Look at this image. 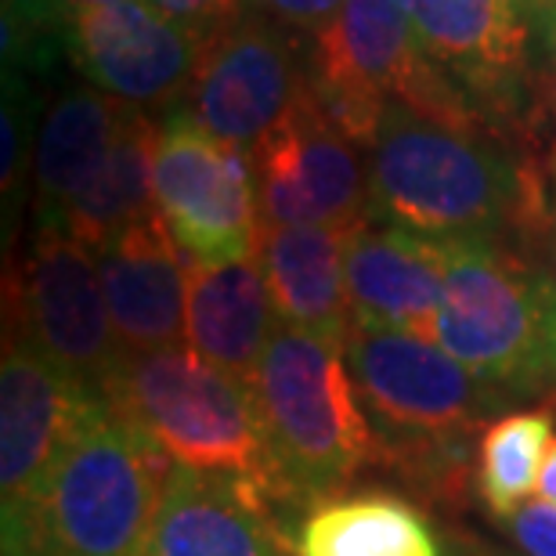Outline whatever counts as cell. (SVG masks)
I'll use <instances>...</instances> for the list:
<instances>
[{"label":"cell","mask_w":556,"mask_h":556,"mask_svg":"<svg viewBox=\"0 0 556 556\" xmlns=\"http://www.w3.org/2000/svg\"><path fill=\"white\" fill-rule=\"evenodd\" d=\"M455 239H430L365 220L348 239V293L354 329L427 337L448 282Z\"/></svg>","instance_id":"obj_15"},{"label":"cell","mask_w":556,"mask_h":556,"mask_svg":"<svg viewBox=\"0 0 556 556\" xmlns=\"http://www.w3.org/2000/svg\"><path fill=\"white\" fill-rule=\"evenodd\" d=\"M520 15H546V11L553 8V0H514Z\"/></svg>","instance_id":"obj_29"},{"label":"cell","mask_w":556,"mask_h":556,"mask_svg":"<svg viewBox=\"0 0 556 556\" xmlns=\"http://www.w3.org/2000/svg\"><path fill=\"white\" fill-rule=\"evenodd\" d=\"M98 271L119 351L141 354L181 343L188 268L160 214L105 242L98 250Z\"/></svg>","instance_id":"obj_17"},{"label":"cell","mask_w":556,"mask_h":556,"mask_svg":"<svg viewBox=\"0 0 556 556\" xmlns=\"http://www.w3.org/2000/svg\"><path fill=\"white\" fill-rule=\"evenodd\" d=\"M348 239L343 228H264L261 268L282 326L348 348L354 329L348 293Z\"/></svg>","instance_id":"obj_19"},{"label":"cell","mask_w":556,"mask_h":556,"mask_svg":"<svg viewBox=\"0 0 556 556\" xmlns=\"http://www.w3.org/2000/svg\"><path fill=\"white\" fill-rule=\"evenodd\" d=\"M430 340L514 402L556 405V278L498 242H455Z\"/></svg>","instance_id":"obj_5"},{"label":"cell","mask_w":556,"mask_h":556,"mask_svg":"<svg viewBox=\"0 0 556 556\" xmlns=\"http://www.w3.org/2000/svg\"><path fill=\"white\" fill-rule=\"evenodd\" d=\"M293 556H441L438 531L402 495L358 492L304 509L289 528Z\"/></svg>","instance_id":"obj_21"},{"label":"cell","mask_w":556,"mask_h":556,"mask_svg":"<svg viewBox=\"0 0 556 556\" xmlns=\"http://www.w3.org/2000/svg\"><path fill=\"white\" fill-rule=\"evenodd\" d=\"M102 397L166 459L236 477L268 506L271 463L253 391L188 343L124 354L102 383Z\"/></svg>","instance_id":"obj_4"},{"label":"cell","mask_w":556,"mask_h":556,"mask_svg":"<svg viewBox=\"0 0 556 556\" xmlns=\"http://www.w3.org/2000/svg\"><path fill=\"white\" fill-rule=\"evenodd\" d=\"M160 144V124L144 109L127 105L119 119L116 141L109 149L98 174L80 188V195L65 206L59 225L80 239L94 253L113 242L119 231H127L138 220L155 214L152 195V163Z\"/></svg>","instance_id":"obj_22"},{"label":"cell","mask_w":556,"mask_h":556,"mask_svg":"<svg viewBox=\"0 0 556 556\" xmlns=\"http://www.w3.org/2000/svg\"><path fill=\"white\" fill-rule=\"evenodd\" d=\"M311 87V51L300 33L242 11L206 37L203 59L170 113L253 152Z\"/></svg>","instance_id":"obj_9"},{"label":"cell","mask_w":556,"mask_h":556,"mask_svg":"<svg viewBox=\"0 0 556 556\" xmlns=\"http://www.w3.org/2000/svg\"><path fill=\"white\" fill-rule=\"evenodd\" d=\"M70 11H80V8H102V4H141V0H62Z\"/></svg>","instance_id":"obj_30"},{"label":"cell","mask_w":556,"mask_h":556,"mask_svg":"<svg viewBox=\"0 0 556 556\" xmlns=\"http://www.w3.org/2000/svg\"><path fill=\"white\" fill-rule=\"evenodd\" d=\"M22 337L43 358L102 391L124 358L109 318L98 253L62 225H37L18 275Z\"/></svg>","instance_id":"obj_12"},{"label":"cell","mask_w":556,"mask_h":556,"mask_svg":"<svg viewBox=\"0 0 556 556\" xmlns=\"http://www.w3.org/2000/svg\"><path fill=\"white\" fill-rule=\"evenodd\" d=\"M210 33L177 22L155 4H102L73 11L65 51L87 84L124 105L181 102Z\"/></svg>","instance_id":"obj_13"},{"label":"cell","mask_w":556,"mask_h":556,"mask_svg":"<svg viewBox=\"0 0 556 556\" xmlns=\"http://www.w3.org/2000/svg\"><path fill=\"white\" fill-rule=\"evenodd\" d=\"M348 0H242V11L261 15L289 33H311V40L321 29L332 26Z\"/></svg>","instance_id":"obj_25"},{"label":"cell","mask_w":556,"mask_h":556,"mask_svg":"<svg viewBox=\"0 0 556 556\" xmlns=\"http://www.w3.org/2000/svg\"><path fill=\"white\" fill-rule=\"evenodd\" d=\"M152 195L155 214L192 261L261 257L264 220L253 155L214 138L181 113H166L160 127Z\"/></svg>","instance_id":"obj_8"},{"label":"cell","mask_w":556,"mask_h":556,"mask_svg":"<svg viewBox=\"0 0 556 556\" xmlns=\"http://www.w3.org/2000/svg\"><path fill=\"white\" fill-rule=\"evenodd\" d=\"M556 405L525 408V413L498 416L481 433L473 481L481 503L498 520H514L525 509V498L542 481L553 444H556Z\"/></svg>","instance_id":"obj_23"},{"label":"cell","mask_w":556,"mask_h":556,"mask_svg":"<svg viewBox=\"0 0 556 556\" xmlns=\"http://www.w3.org/2000/svg\"><path fill=\"white\" fill-rule=\"evenodd\" d=\"M539 498H542V506H553V509H556V444H553V452H549L546 466H542Z\"/></svg>","instance_id":"obj_28"},{"label":"cell","mask_w":556,"mask_h":556,"mask_svg":"<svg viewBox=\"0 0 556 556\" xmlns=\"http://www.w3.org/2000/svg\"><path fill=\"white\" fill-rule=\"evenodd\" d=\"M40 113V98L33 94L29 73L4 70V113H0V192H4V239H11V225L22 214L26 203V181L29 166L37 160V144H33V119Z\"/></svg>","instance_id":"obj_24"},{"label":"cell","mask_w":556,"mask_h":556,"mask_svg":"<svg viewBox=\"0 0 556 556\" xmlns=\"http://www.w3.org/2000/svg\"><path fill=\"white\" fill-rule=\"evenodd\" d=\"M509 535L528 556H556V509L525 506L514 520H506Z\"/></svg>","instance_id":"obj_26"},{"label":"cell","mask_w":556,"mask_h":556,"mask_svg":"<svg viewBox=\"0 0 556 556\" xmlns=\"http://www.w3.org/2000/svg\"><path fill=\"white\" fill-rule=\"evenodd\" d=\"M152 4L199 33H214L217 26L242 15V0H152Z\"/></svg>","instance_id":"obj_27"},{"label":"cell","mask_w":556,"mask_h":556,"mask_svg":"<svg viewBox=\"0 0 556 556\" xmlns=\"http://www.w3.org/2000/svg\"><path fill=\"white\" fill-rule=\"evenodd\" d=\"M166 477V455L102 397L54 463L26 556H141Z\"/></svg>","instance_id":"obj_6"},{"label":"cell","mask_w":556,"mask_h":556,"mask_svg":"<svg viewBox=\"0 0 556 556\" xmlns=\"http://www.w3.org/2000/svg\"><path fill=\"white\" fill-rule=\"evenodd\" d=\"M546 29H549V51L556 59V0H553V8L546 11Z\"/></svg>","instance_id":"obj_31"},{"label":"cell","mask_w":556,"mask_h":556,"mask_svg":"<svg viewBox=\"0 0 556 556\" xmlns=\"http://www.w3.org/2000/svg\"><path fill=\"white\" fill-rule=\"evenodd\" d=\"M535 217L531 174L481 124L387 102L369 141V220L430 239L495 242Z\"/></svg>","instance_id":"obj_1"},{"label":"cell","mask_w":556,"mask_h":556,"mask_svg":"<svg viewBox=\"0 0 556 556\" xmlns=\"http://www.w3.org/2000/svg\"><path fill=\"white\" fill-rule=\"evenodd\" d=\"M286 531L236 477L177 466L141 556H286Z\"/></svg>","instance_id":"obj_16"},{"label":"cell","mask_w":556,"mask_h":556,"mask_svg":"<svg viewBox=\"0 0 556 556\" xmlns=\"http://www.w3.org/2000/svg\"><path fill=\"white\" fill-rule=\"evenodd\" d=\"M124 102L98 87H65L43 113L33 160L37 188V225H59L65 206L98 174L116 141Z\"/></svg>","instance_id":"obj_20"},{"label":"cell","mask_w":556,"mask_h":556,"mask_svg":"<svg viewBox=\"0 0 556 556\" xmlns=\"http://www.w3.org/2000/svg\"><path fill=\"white\" fill-rule=\"evenodd\" d=\"M102 402L26 340H8L0 365V539L4 556H26L40 495L73 433Z\"/></svg>","instance_id":"obj_10"},{"label":"cell","mask_w":556,"mask_h":556,"mask_svg":"<svg viewBox=\"0 0 556 556\" xmlns=\"http://www.w3.org/2000/svg\"><path fill=\"white\" fill-rule=\"evenodd\" d=\"M343 362L376 430V466L438 498H459L477 430L514 408V397L413 332L351 329Z\"/></svg>","instance_id":"obj_2"},{"label":"cell","mask_w":556,"mask_h":556,"mask_svg":"<svg viewBox=\"0 0 556 556\" xmlns=\"http://www.w3.org/2000/svg\"><path fill=\"white\" fill-rule=\"evenodd\" d=\"M416 37L427 59L470 109L514 116L528 91V22L514 0H413Z\"/></svg>","instance_id":"obj_14"},{"label":"cell","mask_w":556,"mask_h":556,"mask_svg":"<svg viewBox=\"0 0 556 556\" xmlns=\"http://www.w3.org/2000/svg\"><path fill=\"white\" fill-rule=\"evenodd\" d=\"M311 87L321 109L365 152L387 102H405L448 124H481L422 51L413 0H348L311 43Z\"/></svg>","instance_id":"obj_7"},{"label":"cell","mask_w":556,"mask_h":556,"mask_svg":"<svg viewBox=\"0 0 556 556\" xmlns=\"http://www.w3.org/2000/svg\"><path fill=\"white\" fill-rule=\"evenodd\" d=\"M253 155L264 228H343L369 220V152L321 109L315 87Z\"/></svg>","instance_id":"obj_11"},{"label":"cell","mask_w":556,"mask_h":556,"mask_svg":"<svg viewBox=\"0 0 556 556\" xmlns=\"http://www.w3.org/2000/svg\"><path fill=\"white\" fill-rule=\"evenodd\" d=\"M250 391L268 441L275 520L337 498L362 466L380 463L376 430L332 343L278 321Z\"/></svg>","instance_id":"obj_3"},{"label":"cell","mask_w":556,"mask_h":556,"mask_svg":"<svg viewBox=\"0 0 556 556\" xmlns=\"http://www.w3.org/2000/svg\"><path fill=\"white\" fill-rule=\"evenodd\" d=\"M275 332V304L261 257L188 261L185 340L199 358L253 387Z\"/></svg>","instance_id":"obj_18"}]
</instances>
